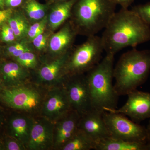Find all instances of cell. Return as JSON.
I'll list each match as a JSON object with an SVG mask.
<instances>
[{
	"label": "cell",
	"instance_id": "d6a6232c",
	"mask_svg": "<svg viewBox=\"0 0 150 150\" xmlns=\"http://www.w3.org/2000/svg\"><path fill=\"white\" fill-rule=\"evenodd\" d=\"M146 128L147 132L148 142L149 144H150V118L147 127Z\"/></svg>",
	"mask_w": 150,
	"mask_h": 150
},
{
	"label": "cell",
	"instance_id": "603a6c76",
	"mask_svg": "<svg viewBox=\"0 0 150 150\" xmlns=\"http://www.w3.org/2000/svg\"><path fill=\"white\" fill-rule=\"evenodd\" d=\"M16 59L20 65L26 68H34L37 64L35 55L30 51L23 53L17 57Z\"/></svg>",
	"mask_w": 150,
	"mask_h": 150
},
{
	"label": "cell",
	"instance_id": "7a4b0ae2",
	"mask_svg": "<svg viewBox=\"0 0 150 150\" xmlns=\"http://www.w3.org/2000/svg\"><path fill=\"white\" fill-rule=\"evenodd\" d=\"M150 72V49L133 48L123 54L113 69L114 88L118 96L127 95L144 83Z\"/></svg>",
	"mask_w": 150,
	"mask_h": 150
},
{
	"label": "cell",
	"instance_id": "6da1fadb",
	"mask_svg": "<svg viewBox=\"0 0 150 150\" xmlns=\"http://www.w3.org/2000/svg\"><path fill=\"white\" fill-rule=\"evenodd\" d=\"M101 38L106 54L115 56L123 48L150 41V25L132 10L121 8L112 16Z\"/></svg>",
	"mask_w": 150,
	"mask_h": 150
},
{
	"label": "cell",
	"instance_id": "9c48e42d",
	"mask_svg": "<svg viewBox=\"0 0 150 150\" xmlns=\"http://www.w3.org/2000/svg\"><path fill=\"white\" fill-rule=\"evenodd\" d=\"M103 113L93 109L81 116L78 124V129L93 141L96 144L100 141L110 137Z\"/></svg>",
	"mask_w": 150,
	"mask_h": 150
},
{
	"label": "cell",
	"instance_id": "d4e9b609",
	"mask_svg": "<svg viewBox=\"0 0 150 150\" xmlns=\"http://www.w3.org/2000/svg\"><path fill=\"white\" fill-rule=\"evenodd\" d=\"M131 10L150 25V2L134 6Z\"/></svg>",
	"mask_w": 150,
	"mask_h": 150
},
{
	"label": "cell",
	"instance_id": "ac0fdd59",
	"mask_svg": "<svg viewBox=\"0 0 150 150\" xmlns=\"http://www.w3.org/2000/svg\"><path fill=\"white\" fill-rule=\"evenodd\" d=\"M69 54H64L59 59L42 67L39 71V76L43 81H51L56 79L62 70H64Z\"/></svg>",
	"mask_w": 150,
	"mask_h": 150
},
{
	"label": "cell",
	"instance_id": "44dd1931",
	"mask_svg": "<svg viewBox=\"0 0 150 150\" xmlns=\"http://www.w3.org/2000/svg\"><path fill=\"white\" fill-rule=\"evenodd\" d=\"M9 25L14 33L16 37L21 38L27 34L29 26L26 19L19 14L12 15L8 21Z\"/></svg>",
	"mask_w": 150,
	"mask_h": 150
},
{
	"label": "cell",
	"instance_id": "1f68e13d",
	"mask_svg": "<svg viewBox=\"0 0 150 150\" xmlns=\"http://www.w3.org/2000/svg\"><path fill=\"white\" fill-rule=\"evenodd\" d=\"M23 0H5V5L10 8H15L21 4Z\"/></svg>",
	"mask_w": 150,
	"mask_h": 150
},
{
	"label": "cell",
	"instance_id": "cb8c5ba5",
	"mask_svg": "<svg viewBox=\"0 0 150 150\" xmlns=\"http://www.w3.org/2000/svg\"><path fill=\"white\" fill-rule=\"evenodd\" d=\"M48 22L47 17L40 20V21L34 23L28 28L27 35L30 39L32 40L38 35L43 33Z\"/></svg>",
	"mask_w": 150,
	"mask_h": 150
},
{
	"label": "cell",
	"instance_id": "83f0119b",
	"mask_svg": "<svg viewBox=\"0 0 150 150\" xmlns=\"http://www.w3.org/2000/svg\"><path fill=\"white\" fill-rule=\"evenodd\" d=\"M12 15V11L11 8L0 10V29L6 22L8 21Z\"/></svg>",
	"mask_w": 150,
	"mask_h": 150
},
{
	"label": "cell",
	"instance_id": "e0dca14e",
	"mask_svg": "<svg viewBox=\"0 0 150 150\" xmlns=\"http://www.w3.org/2000/svg\"><path fill=\"white\" fill-rule=\"evenodd\" d=\"M96 143L80 130L77 131L67 143L62 147L64 150H95Z\"/></svg>",
	"mask_w": 150,
	"mask_h": 150
},
{
	"label": "cell",
	"instance_id": "5bb4252c",
	"mask_svg": "<svg viewBox=\"0 0 150 150\" xmlns=\"http://www.w3.org/2000/svg\"><path fill=\"white\" fill-rule=\"evenodd\" d=\"M76 33L71 23H67L51 38L49 48L54 53L65 52L71 45Z\"/></svg>",
	"mask_w": 150,
	"mask_h": 150
},
{
	"label": "cell",
	"instance_id": "836d02e7",
	"mask_svg": "<svg viewBox=\"0 0 150 150\" xmlns=\"http://www.w3.org/2000/svg\"><path fill=\"white\" fill-rule=\"evenodd\" d=\"M5 0H0V9L3 10L5 6Z\"/></svg>",
	"mask_w": 150,
	"mask_h": 150
},
{
	"label": "cell",
	"instance_id": "7c38bea8",
	"mask_svg": "<svg viewBox=\"0 0 150 150\" xmlns=\"http://www.w3.org/2000/svg\"><path fill=\"white\" fill-rule=\"evenodd\" d=\"M80 115L72 110L63 117L57 130V144L64 146L74 136L78 129Z\"/></svg>",
	"mask_w": 150,
	"mask_h": 150
},
{
	"label": "cell",
	"instance_id": "ba28073f",
	"mask_svg": "<svg viewBox=\"0 0 150 150\" xmlns=\"http://www.w3.org/2000/svg\"><path fill=\"white\" fill-rule=\"evenodd\" d=\"M127 95L128 99L123 106L109 112L126 115L135 121L150 119V93L136 89Z\"/></svg>",
	"mask_w": 150,
	"mask_h": 150
},
{
	"label": "cell",
	"instance_id": "52a82bcc",
	"mask_svg": "<svg viewBox=\"0 0 150 150\" xmlns=\"http://www.w3.org/2000/svg\"><path fill=\"white\" fill-rule=\"evenodd\" d=\"M65 89L71 110L81 116L93 109L86 77L73 75Z\"/></svg>",
	"mask_w": 150,
	"mask_h": 150
},
{
	"label": "cell",
	"instance_id": "e575fe53",
	"mask_svg": "<svg viewBox=\"0 0 150 150\" xmlns=\"http://www.w3.org/2000/svg\"><path fill=\"white\" fill-rule=\"evenodd\" d=\"M59 1H69V0H59Z\"/></svg>",
	"mask_w": 150,
	"mask_h": 150
},
{
	"label": "cell",
	"instance_id": "4fadbf2b",
	"mask_svg": "<svg viewBox=\"0 0 150 150\" xmlns=\"http://www.w3.org/2000/svg\"><path fill=\"white\" fill-rule=\"evenodd\" d=\"M52 139V132L47 125L42 123H35L30 129L28 146L31 149H43L50 145Z\"/></svg>",
	"mask_w": 150,
	"mask_h": 150
},
{
	"label": "cell",
	"instance_id": "8fae6325",
	"mask_svg": "<svg viewBox=\"0 0 150 150\" xmlns=\"http://www.w3.org/2000/svg\"><path fill=\"white\" fill-rule=\"evenodd\" d=\"M71 110L65 88L54 92L45 102L43 112L49 118H63Z\"/></svg>",
	"mask_w": 150,
	"mask_h": 150
},
{
	"label": "cell",
	"instance_id": "5b68a950",
	"mask_svg": "<svg viewBox=\"0 0 150 150\" xmlns=\"http://www.w3.org/2000/svg\"><path fill=\"white\" fill-rule=\"evenodd\" d=\"M104 51L101 37L89 36L85 43L69 56L64 70L73 75L88 72L101 61Z\"/></svg>",
	"mask_w": 150,
	"mask_h": 150
},
{
	"label": "cell",
	"instance_id": "9a60e30c",
	"mask_svg": "<svg viewBox=\"0 0 150 150\" xmlns=\"http://www.w3.org/2000/svg\"><path fill=\"white\" fill-rule=\"evenodd\" d=\"M96 150H150V144L131 142L110 137L98 142Z\"/></svg>",
	"mask_w": 150,
	"mask_h": 150
},
{
	"label": "cell",
	"instance_id": "2e32d148",
	"mask_svg": "<svg viewBox=\"0 0 150 150\" xmlns=\"http://www.w3.org/2000/svg\"><path fill=\"white\" fill-rule=\"evenodd\" d=\"M76 0L64 1L53 9L48 18L49 25L51 29L58 28L71 17L73 6Z\"/></svg>",
	"mask_w": 150,
	"mask_h": 150
},
{
	"label": "cell",
	"instance_id": "8992f818",
	"mask_svg": "<svg viewBox=\"0 0 150 150\" xmlns=\"http://www.w3.org/2000/svg\"><path fill=\"white\" fill-rule=\"evenodd\" d=\"M103 116L110 137L129 142L149 143L146 128L129 120L126 115L104 112Z\"/></svg>",
	"mask_w": 150,
	"mask_h": 150
},
{
	"label": "cell",
	"instance_id": "30bf717a",
	"mask_svg": "<svg viewBox=\"0 0 150 150\" xmlns=\"http://www.w3.org/2000/svg\"><path fill=\"white\" fill-rule=\"evenodd\" d=\"M3 100L13 108L31 110L38 105L39 97L36 92L25 88L6 89L2 94Z\"/></svg>",
	"mask_w": 150,
	"mask_h": 150
},
{
	"label": "cell",
	"instance_id": "484cf974",
	"mask_svg": "<svg viewBox=\"0 0 150 150\" xmlns=\"http://www.w3.org/2000/svg\"><path fill=\"white\" fill-rule=\"evenodd\" d=\"M1 38L5 43H11L16 39L13 30L8 24H4L1 28Z\"/></svg>",
	"mask_w": 150,
	"mask_h": 150
},
{
	"label": "cell",
	"instance_id": "3957f363",
	"mask_svg": "<svg viewBox=\"0 0 150 150\" xmlns=\"http://www.w3.org/2000/svg\"><path fill=\"white\" fill-rule=\"evenodd\" d=\"M114 56L105 57L86 76L93 109L102 112L117 108L118 96L112 84Z\"/></svg>",
	"mask_w": 150,
	"mask_h": 150
},
{
	"label": "cell",
	"instance_id": "4dcf8cb0",
	"mask_svg": "<svg viewBox=\"0 0 150 150\" xmlns=\"http://www.w3.org/2000/svg\"><path fill=\"white\" fill-rule=\"evenodd\" d=\"M116 5L121 6V8H128L134 3V0H112Z\"/></svg>",
	"mask_w": 150,
	"mask_h": 150
},
{
	"label": "cell",
	"instance_id": "f1b7e54d",
	"mask_svg": "<svg viewBox=\"0 0 150 150\" xmlns=\"http://www.w3.org/2000/svg\"><path fill=\"white\" fill-rule=\"evenodd\" d=\"M26 46H27L24 43H17L16 44H14L13 45H12V46L8 47L6 50L7 53L9 56H12L14 53L19 51L22 48L26 47Z\"/></svg>",
	"mask_w": 150,
	"mask_h": 150
},
{
	"label": "cell",
	"instance_id": "f546056e",
	"mask_svg": "<svg viewBox=\"0 0 150 150\" xmlns=\"http://www.w3.org/2000/svg\"><path fill=\"white\" fill-rule=\"evenodd\" d=\"M6 149L8 150H20L23 149L21 145L14 140H9L6 144Z\"/></svg>",
	"mask_w": 150,
	"mask_h": 150
},
{
	"label": "cell",
	"instance_id": "7402d4cb",
	"mask_svg": "<svg viewBox=\"0 0 150 150\" xmlns=\"http://www.w3.org/2000/svg\"><path fill=\"white\" fill-rule=\"evenodd\" d=\"M25 11L30 18L34 20H40L45 17L46 15V7L35 1L28 3Z\"/></svg>",
	"mask_w": 150,
	"mask_h": 150
},
{
	"label": "cell",
	"instance_id": "4316f807",
	"mask_svg": "<svg viewBox=\"0 0 150 150\" xmlns=\"http://www.w3.org/2000/svg\"><path fill=\"white\" fill-rule=\"evenodd\" d=\"M47 38L45 34L41 33L33 39V45L38 50H40L45 48L46 45Z\"/></svg>",
	"mask_w": 150,
	"mask_h": 150
},
{
	"label": "cell",
	"instance_id": "ffe728a7",
	"mask_svg": "<svg viewBox=\"0 0 150 150\" xmlns=\"http://www.w3.org/2000/svg\"><path fill=\"white\" fill-rule=\"evenodd\" d=\"M10 127L12 133L18 139L23 142L28 141L30 129L26 119L18 117L13 119Z\"/></svg>",
	"mask_w": 150,
	"mask_h": 150
},
{
	"label": "cell",
	"instance_id": "d6986e66",
	"mask_svg": "<svg viewBox=\"0 0 150 150\" xmlns=\"http://www.w3.org/2000/svg\"><path fill=\"white\" fill-rule=\"evenodd\" d=\"M4 80L9 84L19 82L26 76V73L21 65L14 62L6 63L1 68Z\"/></svg>",
	"mask_w": 150,
	"mask_h": 150
},
{
	"label": "cell",
	"instance_id": "d590c367",
	"mask_svg": "<svg viewBox=\"0 0 150 150\" xmlns=\"http://www.w3.org/2000/svg\"><path fill=\"white\" fill-rule=\"evenodd\" d=\"M1 79H0V87H1Z\"/></svg>",
	"mask_w": 150,
	"mask_h": 150
},
{
	"label": "cell",
	"instance_id": "277c9868",
	"mask_svg": "<svg viewBox=\"0 0 150 150\" xmlns=\"http://www.w3.org/2000/svg\"><path fill=\"white\" fill-rule=\"evenodd\" d=\"M116 6L112 0H76L71 16L76 31L88 37L96 35L106 27L115 12Z\"/></svg>",
	"mask_w": 150,
	"mask_h": 150
}]
</instances>
